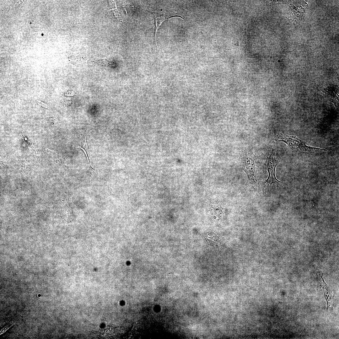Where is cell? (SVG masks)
Returning <instances> with one entry per match:
<instances>
[{"label":"cell","instance_id":"cell-1","mask_svg":"<svg viewBox=\"0 0 339 339\" xmlns=\"http://www.w3.org/2000/svg\"><path fill=\"white\" fill-rule=\"evenodd\" d=\"M275 137L276 140L285 143L292 150L295 152L313 153L322 152L327 149L311 146L305 141L295 136L287 135L280 132H275Z\"/></svg>","mask_w":339,"mask_h":339},{"label":"cell","instance_id":"cell-2","mask_svg":"<svg viewBox=\"0 0 339 339\" xmlns=\"http://www.w3.org/2000/svg\"><path fill=\"white\" fill-rule=\"evenodd\" d=\"M244 164V170L250 181H255L256 166L254 160L255 155L252 149L245 148L242 151L240 154Z\"/></svg>","mask_w":339,"mask_h":339},{"label":"cell","instance_id":"cell-3","mask_svg":"<svg viewBox=\"0 0 339 339\" xmlns=\"http://www.w3.org/2000/svg\"><path fill=\"white\" fill-rule=\"evenodd\" d=\"M277 164L275 151L274 149L272 150L269 152L266 159V168L268 172L269 176L266 182L269 185L274 183L277 185L280 182L276 179L275 175V170Z\"/></svg>","mask_w":339,"mask_h":339},{"label":"cell","instance_id":"cell-4","mask_svg":"<svg viewBox=\"0 0 339 339\" xmlns=\"http://www.w3.org/2000/svg\"><path fill=\"white\" fill-rule=\"evenodd\" d=\"M318 288L325 298L327 304V309L332 312L333 304L334 301L333 294L325 282L323 274L320 273L318 277Z\"/></svg>","mask_w":339,"mask_h":339},{"label":"cell","instance_id":"cell-5","mask_svg":"<svg viewBox=\"0 0 339 339\" xmlns=\"http://www.w3.org/2000/svg\"><path fill=\"white\" fill-rule=\"evenodd\" d=\"M150 12L153 14L155 19L156 25V27L155 35L156 40V36L157 30L162 23L166 19V17L165 16L164 14L163 13L152 11H151Z\"/></svg>","mask_w":339,"mask_h":339},{"label":"cell","instance_id":"cell-6","mask_svg":"<svg viewBox=\"0 0 339 339\" xmlns=\"http://www.w3.org/2000/svg\"><path fill=\"white\" fill-rule=\"evenodd\" d=\"M109 2L112 8V10L113 11L115 17L118 20L121 22H122L123 20L117 8L115 1H109Z\"/></svg>","mask_w":339,"mask_h":339},{"label":"cell","instance_id":"cell-7","mask_svg":"<svg viewBox=\"0 0 339 339\" xmlns=\"http://www.w3.org/2000/svg\"><path fill=\"white\" fill-rule=\"evenodd\" d=\"M79 148H80L82 149L83 150V151H84L85 154L86 155V157L87 158L88 161V162H89V171L90 172H91L92 174L94 173H95V172L97 171V170L91 167V165L90 164V161L89 160V158H88V156L87 154V153L86 152V150H84V149H83V148H82V147H79Z\"/></svg>","mask_w":339,"mask_h":339},{"label":"cell","instance_id":"cell-8","mask_svg":"<svg viewBox=\"0 0 339 339\" xmlns=\"http://www.w3.org/2000/svg\"><path fill=\"white\" fill-rule=\"evenodd\" d=\"M84 141H85V142L84 143V144L83 145V147L84 148H85V149H88V145L87 144V142H86V137L85 138V140H84Z\"/></svg>","mask_w":339,"mask_h":339}]
</instances>
